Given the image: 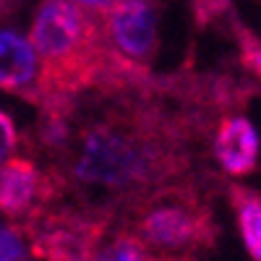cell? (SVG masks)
I'll return each instance as SVG.
<instances>
[{"label": "cell", "mask_w": 261, "mask_h": 261, "mask_svg": "<svg viewBox=\"0 0 261 261\" xmlns=\"http://www.w3.org/2000/svg\"><path fill=\"white\" fill-rule=\"evenodd\" d=\"M71 3H76L84 11H89L92 16H102V13L110 11L113 6H118L120 0H71Z\"/></svg>", "instance_id": "14"}, {"label": "cell", "mask_w": 261, "mask_h": 261, "mask_svg": "<svg viewBox=\"0 0 261 261\" xmlns=\"http://www.w3.org/2000/svg\"><path fill=\"white\" fill-rule=\"evenodd\" d=\"M107 47L136 71H149L160 53V11L154 0H120L99 16Z\"/></svg>", "instance_id": "5"}, {"label": "cell", "mask_w": 261, "mask_h": 261, "mask_svg": "<svg viewBox=\"0 0 261 261\" xmlns=\"http://www.w3.org/2000/svg\"><path fill=\"white\" fill-rule=\"evenodd\" d=\"M29 42L42 71V105L73 99L84 92L118 84L130 73H144L113 55L102 37L99 16L71 0H39Z\"/></svg>", "instance_id": "2"}, {"label": "cell", "mask_w": 261, "mask_h": 261, "mask_svg": "<svg viewBox=\"0 0 261 261\" xmlns=\"http://www.w3.org/2000/svg\"><path fill=\"white\" fill-rule=\"evenodd\" d=\"M110 217L105 209L45 206L24 222L32 253L42 261H89L107 235Z\"/></svg>", "instance_id": "4"}, {"label": "cell", "mask_w": 261, "mask_h": 261, "mask_svg": "<svg viewBox=\"0 0 261 261\" xmlns=\"http://www.w3.org/2000/svg\"><path fill=\"white\" fill-rule=\"evenodd\" d=\"M89 261H160L134 230H118L105 235L102 243L94 248Z\"/></svg>", "instance_id": "10"}, {"label": "cell", "mask_w": 261, "mask_h": 261, "mask_svg": "<svg viewBox=\"0 0 261 261\" xmlns=\"http://www.w3.org/2000/svg\"><path fill=\"white\" fill-rule=\"evenodd\" d=\"M53 167H42L32 157L13 154L0 165V212L11 222L24 225L63 193Z\"/></svg>", "instance_id": "6"}, {"label": "cell", "mask_w": 261, "mask_h": 261, "mask_svg": "<svg viewBox=\"0 0 261 261\" xmlns=\"http://www.w3.org/2000/svg\"><path fill=\"white\" fill-rule=\"evenodd\" d=\"M39 107V151L53 157L63 188L107 191L125 201L162 183L178 180L186 167L183 130L160 105L146 99V76Z\"/></svg>", "instance_id": "1"}, {"label": "cell", "mask_w": 261, "mask_h": 261, "mask_svg": "<svg viewBox=\"0 0 261 261\" xmlns=\"http://www.w3.org/2000/svg\"><path fill=\"white\" fill-rule=\"evenodd\" d=\"M18 149V130H16V123L8 113L0 110V165L6 160H11Z\"/></svg>", "instance_id": "11"}, {"label": "cell", "mask_w": 261, "mask_h": 261, "mask_svg": "<svg viewBox=\"0 0 261 261\" xmlns=\"http://www.w3.org/2000/svg\"><path fill=\"white\" fill-rule=\"evenodd\" d=\"M230 201L248 256L261 261V193L246 186H230Z\"/></svg>", "instance_id": "9"}, {"label": "cell", "mask_w": 261, "mask_h": 261, "mask_svg": "<svg viewBox=\"0 0 261 261\" xmlns=\"http://www.w3.org/2000/svg\"><path fill=\"white\" fill-rule=\"evenodd\" d=\"M214 160L227 175H248L258 165L261 139L246 115H225L212 139Z\"/></svg>", "instance_id": "8"}, {"label": "cell", "mask_w": 261, "mask_h": 261, "mask_svg": "<svg viewBox=\"0 0 261 261\" xmlns=\"http://www.w3.org/2000/svg\"><path fill=\"white\" fill-rule=\"evenodd\" d=\"M128 220L141 241L165 256H191L214 243L212 209L199 191L183 183H162L128 201Z\"/></svg>", "instance_id": "3"}, {"label": "cell", "mask_w": 261, "mask_h": 261, "mask_svg": "<svg viewBox=\"0 0 261 261\" xmlns=\"http://www.w3.org/2000/svg\"><path fill=\"white\" fill-rule=\"evenodd\" d=\"M0 92L42 105V71L29 37L11 24L0 27Z\"/></svg>", "instance_id": "7"}, {"label": "cell", "mask_w": 261, "mask_h": 261, "mask_svg": "<svg viewBox=\"0 0 261 261\" xmlns=\"http://www.w3.org/2000/svg\"><path fill=\"white\" fill-rule=\"evenodd\" d=\"M21 256H24L21 238L11 227L0 225V261H21Z\"/></svg>", "instance_id": "12"}, {"label": "cell", "mask_w": 261, "mask_h": 261, "mask_svg": "<svg viewBox=\"0 0 261 261\" xmlns=\"http://www.w3.org/2000/svg\"><path fill=\"white\" fill-rule=\"evenodd\" d=\"M241 47H243V63L261 79V42L251 37V39H243Z\"/></svg>", "instance_id": "13"}]
</instances>
